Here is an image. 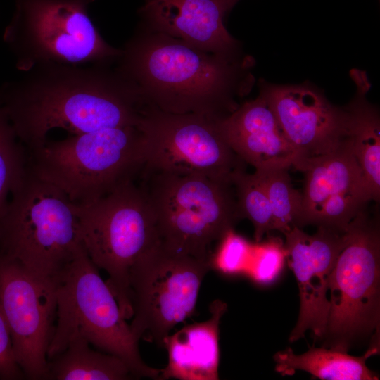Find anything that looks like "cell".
Here are the masks:
<instances>
[{"label":"cell","mask_w":380,"mask_h":380,"mask_svg":"<svg viewBox=\"0 0 380 380\" xmlns=\"http://www.w3.org/2000/svg\"><path fill=\"white\" fill-rule=\"evenodd\" d=\"M110 65L34 68L0 87V103L26 150L54 129L72 135L138 125L146 103Z\"/></svg>","instance_id":"cell-1"},{"label":"cell","mask_w":380,"mask_h":380,"mask_svg":"<svg viewBox=\"0 0 380 380\" xmlns=\"http://www.w3.org/2000/svg\"><path fill=\"white\" fill-rule=\"evenodd\" d=\"M115 63L146 104L170 113L220 119L248 89L246 60L139 26Z\"/></svg>","instance_id":"cell-2"},{"label":"cell","mask_w":380,"mask_h":380,"mask_svg":"<svg viewBox=\"0 0 380 380\" xmlns=\"http://www.w3.org/2000/svg\"><path fill=\"white\" fill-rule=\"evenodd\" d=\"M82 246L75 205L27 167L0 216V254L56 287Z\"/></svg>","instance_id":"cell-3"},{"label":"cell","mask_w":380,"mask_h":380,"mask_svg":"<svg viewBox=\"0 0 380 380\" xmlns=\"http://www.w3.org/2000/svg\"><path fill=\"white\" fill-rule=\"evenodd\" d=\"M137 179L153 209L159 243L210 262L213 246L241 220L233 183L142 167Z\"/></svg>","instance_id":"cell-4"},{"label":"cell","mask_w":380,"mask_h":380,"mask_svg":"<svg viewBox=\"0 0 380 380\" xmlns=\"http://www.w3.org/2000/svg\"><path fill=\"white\" fill-rule=\"evenodd\" d=\"M144 143L141 123L46 139L26 150L27 167L75 205H85L121 182L137 177L144 165Z\"/></svg>","instance_id":"cell-5"},{"label":"cell","mask_w":380,"mask_h":380,"mask_svg":"<svg viewBox=\"0 0 380 380\" xmlns=\"http://www.w3.org/2000/svg\"><path fill=\"white\" fill-rule=\"evenodd\" d=\"M80 241L126 319L132 317L129 274L135 262L159 243L148 199L136 178L125 179L95 201L75 205Z\"/></svg>","instance_id":"cell-6"},{"label":"cell","mask_w":380,"mask_h":380,"mask_svg":"<svg viewBox=\"0 0 380 380\" xmlns=\"http://www.w3.org/2000/svg\"><path fill=\"white\" fill-rule=\"evenodd\" d=\"M56 300L48 360L62 353L72 340L83 338L96 349L122 359L135 378L159 379L160 369L142 360L139 340L82 246L56 287Z\"/></svg>","instance_id":"cell-7"},{"label":"cell","mask_w":380,"mask_h":380,"mask_svg":"<svg viewBox=\"0 0 380 380\" xmlns=\"http://www.w3.org/2000/svg\"><path fill=\"white\" fill-rule=\"evenodd\" d=\"M95 0H15L3 34L24 72L40 66L110 65L122 53L101 37L89 15Z\"/></svg>","instance_id":"cell-8"},{"label":"cell","mask_w":380,"mask_h":380,"mask_svg":"<svg viewBox=\"0 0 380 380\" xmlns=\"http://www.w3.org/2000/svg\"><path fill=\"white\" fill-rule=\"evenodd\" d=\"M329 311L323 347L348 352L357 341L379 334L380 232L366 210L346 231L328 286Z\"/></svg>","instance_id":"cell-9"},{"label":"cell","mask_w":380,"mask_h":380,"mask_svg":"<svg viewBox=\"0 0 380 380\" xmlns=\"http://www.w3.org/2000/svg\"><path fill=\"white\" fill-rule=\"evenodd\" d=\"M210 262L176 253L160 243L142 255L129 274L130 328L139 341L163 347L165 338L194 312Z\"/></svg>","instance_id":"cell-10"},{"label":"cell","mask_w":380,"mask_h":380,"mask_svg":"<svg viewBox=\"0 0 380 380\" xmlns=\"http://www.w3.org/2000/svg\"><path fill=\"white\" fill-rule=\"evenodd\" d=\"M218 120L166 113L147 105L141 121L145 134L143 167L233 183L238 173L246 171V163L227 142Z\"/></svg>","instance_id":"cell-11"},{"label":"cell","mask_w":380,"mask_h":380,"mask_svg":"<svg viewBox=\"0 0 380 380\" xmlns=\"http://www.w3.org/2000/svg\"><path fill=\"white\" fill-rule=\"evenodd\" d=\"M0 308L25 379L46 380L56 313V287L0 254Z\"/></svg>","instance_id":"cell-12"},{"label":"cell","mask_w":380,"mask_h":380,"mask_svg":"<svg viewBox=\"0 0 380 380\" xmlns=\"http://www.w3.org/2000/svg\"><path fill=\"white\" fill-rule=\"evenodd\" d=\"M301 172L305 182L300 227L315 225L345 232L372 201L345 142L333 153L307 160Z\"/></svg>","instance_id":"cell-13"},{"label":"cell","mask_w":380,"mask_h":380,"mask_svg":"<svg viewBox=\"0 0 380 380\" xmlns=\"http://www.w3.org/2000/svg\"><path fill=\"white\" fill-rule=\"evenodd\" d=\"M267 101L298 158V170L307 160L338 150L346 136L347 113L332 105L306 84H270L260 82Z\"/></svg>","instance_id":"cell-14"},{"label":"cell","mask_w":380,"mask_h":380,"mask_svg":"<svg viewBox=\"0 0 380 380\" xmlns=\"http://www.w3.org/2000/svg\"><path fill=\"white\" fill-rule=\"evenodd\" d=\"M286 259L297 281L300 310L289 341L305 337L308 331L322 340L329 311V281L336 260L344 246L346 232L317 227L313 234L293 227L284 234Z\"/></svg>","instance_id":"cell-15"},{"label":"cell","mask_w":380,"mask_h":380,"mask_svg":"<svg viewBox=\"0 0 380 380\" xmlns=\"http://www.w3.org/2000/svg\"><path fill=\"white\" fill-rule=\"evenodd\" d=\"M139 27L166 34L205 51L238 56L239 42L226 29L222 0H144Z\"/></svg>","instance_id":"cell-16"},{"label":"cell","mask_w":380,"mask_h":380,"mask_svg":"<svg viewBox=\"0 0 380 380\" xmlns=\"http://www.w3.org/2000/svg\"><path fill=\"white\" fill-rule=\"evenodd\" d=\"M217 123L233 151L255 170L275 167L298 170L296 153L261 94L239 105Z\"/></svg>","instance_id":"cell-17"},{"label":"cell","mask_w":380,"mask_h":380,"mask_svg":"<svg viewBox=\"0 0 380 380\" xmlns=\"http://www.w3.org/2000/svg\"><path fill=\"white\" fill-rule=\"evenodd\" d=\"M227 310V303L216 299L209 306L208 319L187 324L165 338L168 362L159 379H219L220 324Z\"/></svg>","instance_id":"cell-18"},{"label":"cell","mask_w":380,"mask_h":380,"mask_svg":"<svg viewBox=\"0 0 380 380\" xmlns=\"http://www.w3.org/2000/svg\"><path fill=\"white\" fill-rule=\"evenodd\" d=\"M356 92L345 107L347 129L345 144L355 157L370 193L372 201L380 199V120L377 108L369 102L367 94L371 84L366 72L358 69L350 72Z\"/></svg>","instance_id":"cell-19"},{"label":"cell","mask_w":380,"mask_h":380,"mask_svg":"<svg viewBox=\"0 0 380 380\" xmlns=\"http://www.w3.org/2000/svg\"><path fill=\"white\" fill-rule=\"evenodd\" d=\"M379 345L371 344L363 355L357 357L323 346H312L305 353L297 355L289 347L274 355L275 370L282 376L304 371L325 380H376L378 376L367 367L366 360L379 353Z\"/></svg>","instance_id":"cell-20"},{"label":"cell","mask_w":380,"mask_h":380,"mask_svg":"<svg viewBox=\"0 0 380 380\" xmlns=\"http://www.w3.org/2000/svg\"><path fill=\"white\" fill-rule=\"evenodd\" d=\"M135 377L120 357L93 349L83 338L70 341L48 360L46 380H128Z\"/></svg>","instance_id":"cell-21"},{"label":"cell","mask_w":380,"mask_h":380,"mask_svg":"<svg viewBox=\"0 0 380 380\" xmlns=\"http://www.w3.org/2000/svg\"><path fill=\"white\" fill-rule=\"evenodd\" d=\"M288 167H275L255 172L260 176L270 201L273 228L284 234L300 227L302 193L292 184Z\"/></svg>","instance_id":"cell-22"},{"label":"cell","mask_w":380,"mask_h":380,"mask_svg":"<svg viewBox=\"0 0 380 380\" xmlns=\"http://www.w3.org/2000/svg\"><path fill=\"white\" fill-rule=\"evenodd\" d=\"M241 219L249 220L254 227L256 243L274 230L273 217L268 196L260 176L255 172L238 173L233 179Z\"/></svg>","instance_id":"cell-23"},{"label":"cell","mask_w":380,"mask_h":380,"mask_svg":"<svg viewBox=\"0 0 380 380\" xmlns=\"http://www.w3.org/2000/svg\"><path fill=\"white\" fill-rule=\"evenodd\" d=\"M27 169L26 148L0 103V216Z\"/></svg>","instance_id":"cell-24"},{"label":"cell","mask_w":380,"mask_h":380,"mask_svg":"<svg viewBox=\"0 0 380 380\" xmlns=\"http://www.w3.org/2000/svg\"><path fill=\"white\" fill-rule=\"evenodd\" d=\"M286 260L284 242L278 237H268L253 244L252 254L245 274L255 282L265 285L279 276Z\"/></svg>","instance_id":"cell-25"},{"label":"cell","mask_w":380,"mask_h":380,"mask_svg":"<svg viewBox=\"0 0 380 380\" xmlns=\"http://www.w3.org/2000/svg\"><path fill=\"white\" fill-rule=\"evenodd\" d=\"M217 244L210 258V268L227 274L245 273L253 244L234 229L227 232Z\"/></svg>","instance_id":"cell-26"},{"label":"cell","mask_w":380,"mask_h":380,"mask_svg":"<svg viewBox=\"0 0 380 380\" xmlns=\"http://www.w3.org/2000/svg\"><path fill=\"white\" fill-rule=\"evenodd\" d=\"M25 379L13 354L10 332L0 308V379Z\"/></svg>","instance_id":"cell-27"},{"label":"cell","mask_w":380,"mask_h":380,"mask_svg":"<svg viewBox=\"0 0 380 380\" xmlns=\"http://www.w3.org/2000/svg\"><path fill=\"white\" fill-rule=\"evenodd\" d=\"M222 1L227 12L231 10L233 8V6L239 1V0H222Z\"/></svg>","instance_id":"cell-28"}]
</instances>
